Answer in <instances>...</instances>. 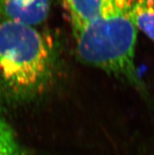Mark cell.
I'll use <instances>...</instances> for the list:
<instances>
[{"label":"cell","instance_id":"obj_3","mask_svg":"<svg viewBox=\"0 0 154 155\" xmlns=\"http://www.w3.org/2000/svg\"><path fill=\"white\" fill-rule=\"evenodd\" d=\"M51 0H0V18L39 25L47 18Z\"/></svg>","mask_w":154,"mask_h":155},{"label":"cell","instance_id":"obj_2","mask_svg":"<svg viewBox=\"0 0 154 155\" xmlns=\"http://www.w3.org/2000/svg\"><path fill=\"white\" fill-rule=\"evenodd\" d=\"M51 38L34 26L0 18V92L13 100L35 98L54 71Z\"/></svg>","mask_w":154,"mask_h":155},{"label":"cell","instance_id":"obj_1","mask_svg":"<svg viewBox=\"0 0 154 155\" xmlns=\"http://www.w3.org/2000/svg\"><path fill=\"white\" fill-rule=\"evenodd\" d=\"M131 0H105L96 18L72 29L79 58L87 65L127 79L143 88L135 64L138 28Z\"/></svg>","mask_w":154,"mask_h":155},{"label":"cell","instance_id":"obj_6","mask_svg":"<svg viewBox=\"0 0 154 155\" xmlns=\"http://www.w3.org/2000/svg\"><path fill=\"white\" fill-rule=\"evenodd\" d=\"M0 155H22L12 128L0 118Z\"/></svg>","mask_w":154,"mask_h":155},{"label":"cell","instance_id":"obj_4","mask_svg":"<svg viewBox=\"0 0 154 155\" xmlns=\"http://www.w3.org/2000/svg\"><path fill=\"white\" fill-rule=\"evenodd\" d=\"M105 0H64L72 29L84 25L96 18L102 10Z\"/></svg>","mask_w":154,"mask_h":155},{"label":"cell","instance_id":"obj_5","mask_svg":"<svg viewBox=\"0 0 154 155\" xmlns=\"http://www.w3.org/2000/svg\"><path fill=\"white\" fill-rule=\"evenodd\" d=\"M131 14L138 30L154 42V0H131Z\"/></svg>","mask_w":154,"mask_h":155}]
</instances>
